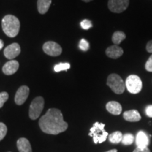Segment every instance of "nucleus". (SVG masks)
<instances>
[{
  "instance_id": "b1692460",
  "label": "nucleus",
  "mask_w": 152,
  "mask_h": 152,
  "mask_svg": "<svg viewBox=\"0 0 152 152\" xmlns=\"http://www.w3.org/2000/svg\"><path fill=\"white\" fill-rule=\"evenodd\" d=\"M9 99L8 93L6 92H0V108H1L4 106V104Z\"/></svg>"
},
{
  "instance_id": "6e6552de",
  "label": "nucleus",
  "mask_w": 152,
  "mask_h": 152,
  "mask_svg": "<svg viewBox=\"0 0 152 152\" xmlns=\"http://www.w3.org/2000/svg\"><path fill=\"white\" fill-rule=\"evenodd\" d=\"M43 51L52 56H58L62 53L61 47L54 42H47L43 45Z\"/></svg>"
},
{
  "instance_id": "c85d7f7f",
  "label": "nucleus",
  "mask_w": 152,
  "mask_h": 152,
  "mask_svg": "<svg viewBox=\"0 0 152 152\" xmlns=\"http://www.w3.org/2000/svg\"><path fill=\"white\" fill-rule=\"evenodd\" d=\"M133 152H151L148 147L144 148V149H140V148L137 147L133 151Z\"/></svg>"
},
{
  "instance_id": "ddd939ff",
  "label": "nucleus",
  "mask_w": 152,
  "mask_h": 152,
  "mask_svg": "<svg viewBox=\"0 0 152 152\" xmlns=\"http://www.w3.org/2000/svg\"><path fill=\"white\" fill-rule=\"evenodd\" d=\"M149 144V140L148 138L147 134L143 131H140L137 134L136 136V144L137 147L140 149L147 148Z\"/></svg>"
},
{
  "instance_id": "f3484780",
  "label": "nucleus",
  "mask_w": 152,
  "mask_h": 152,
  "mask_svg": "<svg viewBox=\"0 0 152 152\" xmlns=\"http://www.w3.org/2000/svg\"><path fill=\"white\" fill-rule=\"evenodd\" d=\"M52 0H37V9L39 14H45L48 11Z\"/></svg>"
},
{
  "instance_id": "4be33fe9",
  "label": "nucleus",
  "mask_w": 152,
  "mask_h": 152,
  "mask_svg": "<svg viewBox=\"0 0 152 152\" xmlns=\"http://www.w3.org/2000/svg\"><path fill=\"white\" fill-rule=\"evenodd\" d=\"M79 48L81 49L82 51H84V52H86L90 48V44H89L88 42H87L86 39H82L80 41L79 43Z\"/></svg>"
},
{
  "instance_id": "0eeeda50",
  "label": "nucleus",
  "mask_w": 152,
  "mask_h": 152,
  "mask_svg": "<svg viewBox=\"0 0 152 152\" xmlns=\"http://www.w3.org/2000/svg\"><path fill=\"white\" fill-rule=\"evenodd\" d=\"M130 0H109L108 7L113 13H122L128 7Z\"/></svg>"
},
{
  "instance_id": "f257e3e1",
  "label": "nucleus",
  "mask_w": 152,
  "mask_h": 152,
  "mask_svg": "<svg viewBox=\"0 0 152 152\" xmlns=\"http://www.w3.org/2000/svg\"><path fill=\"white\" fill-rule=\"evenodd\" d=\"M39 125L42 132L54 135L64 132L68 128V123L64 121L61 111L57 109H49L39 119Z\"/></svg>"
},
{
  "instance_id": "cd10ccee",
  "label": "nucleus",
  "mask_w": 152,
  "mask_h": 152,
  "mask_svg": "<svg viewBox=\"0 0 152 152\" xmlns=\"http://www.w3.org/2000/svg\"><path fill=\"white\" fill-rule=\"evenodd\" d=\"M146 49L149 53L152 54V40H150L147 42V46H146Z\"/></svg>"
},
{
  "instance_id": "7c9ffc66",
  "label": "nucleus",
  "mask_w": 152,
  "mask_h": 152,
  "mask_svg": "<svg viewBox=\"0 0 152 152\" xmlns=\"http://www.w3.org/2000/svg\"><path fill=\"white\" fill-rule=\"evenodd\" d=\"M117 149H111V150H109V151H106V152H117Z\"/></svg>"
},
{
  "instance_id": "393cba45",
  "label": "nucleus",
  "mask_w": 152,
  "mask_h": 152,
  "mask_svg": "<svg viewBox=\"0 0 152 152\" xmlns=\"http://www.w3.org/2000/svg\"><path fill=\"white\" fill-rule=\"evenodd\" d=\"M80 26H81L82 28L84 30H88V29H90V28L92 27V22H91L90 20H87V19L83 20V21L80 23Z\"/></svg>"
},
{
  "instance_id": "5701e85b",
  "label": "nucleus",
  "mask_w": 152,
  "mask_h": 152,
  "mask_svg": "<svg viewBox=\"0 0 152 152\" xmlns=\"http://www.w3.org/2000/svg\"><path fill=\"white\" fill-rule=\"evenodd\" d=\"M7 133V127L4 123H0V141L5 137Z\"/></svg>"
},
{
  "instance_id": "9d476101",
  "label": "nucleus",
  "mask_w": 152,
  "mask_h": 152,
  "mask_svg": "<svg viewBox=\"0 0 152 152\" xmlns=\"http://www.w3.org/2000/svg\"><path fill=\"white\" fill-rule=\"evenodd\" d=\"M20 53V47L18 43H13L4 50V54L8 59H14Z\"/></svg>"
},
{
  "instance_id": "2f4dec72",
  "label": "nucleus",
  "mask_w": 152,
  "mask_h": 152,
  "mask_svg": "<svg viewBox=\"0 0 152 152\" xmlns=\"http://www.w3.org/2000/svg\"><path fill=\"white\" fill-rule=\"evenodd\" d=\"M83 1H85V2H90V1H92V0H83Z\"/></svg>"
},
{
  "instance_id": "dca6fc26",
  "label": "nucleus",
  "mask_w": 152,
  "mask_h": 152,
  "mask_svg": "<svg viewBox=\"0 0 152 152\" xmlns=\"http://www.w3.org/2000/svg\"><path fill=\"white\" fill-rule=\"evenodd\" d=\"M16 145L19 152H33L31 145L28 139L24 137L18 139Z\"/></svg>"
},
{
  "instance_id": "20e7f679",
  "label": "nucleus",
  "mask_w": 152,
  "mask_h": 152,
  "mask_svg": "<svg viewBox=\"0 0 152 152\" xmlns=\"http://www.w3.org/2000/svg\"><path fill=\"white\" fill-rule=\"evenodd\" d=\"M106 84L114 93L117 94H123L126 89L125 83L123 82L121 76L115 73L109 75Z\"/></svg>"
},
{
  "instance_id": "1a4fd4ad",
  "label": "nucleus",
  "mask_w": 152,
  "mask_h": 152,
  "mask_svg": "<svg viewBox=\"0 0 152 152\" xmlns=\"http://www.w3.org/2000/svg\"><path fill=\"white\" fill-rule=\"evenodd\" d=\"M29 92L30 89L27 86L23 85V86H21L20 88H18L16 93V95H15V103L17 105H22L23 104H24V102L28 97Z\"/></svg>"
},
{
  "instance_id": "39448f33",
  "label": "nucleus",
  "mask_w": 152,
  "mask_h": 152,
  "mask_svg": "<svg viewBox=\"0 0 152 152\" xmlns=\"http://www.w3.org/2000/svg\"><path fill=\"white\" fill-rule=\"evenodd\" d=\"M125 87L131 94H138L141 92L142 88V80L136 75H130L127 77L125 81Z\"/></svg>"
},
{
  "instance_id": "4468645a",
  "label": "nucleus",
  "mask_w": 152,
  "mask_h": 152,
  "mask_svg": "<svg viewBox=\"0 0 152 152\" xmlns=\"http://www.w3.org/2000/svg\"><path fill=\"white\" fill-rule=\"evenodd\" d=\"M123 118L125 121L129 122H138L141 120L142 117L137 110H130L123 113Z\"/></svg>"
},
{
  "instance_id": "f8f14e48",
  "label": "nucleus",
  "mask_w": 152,
  "mask_h": 152,
  "mask_svg": "<svg viewBox=\"0 0 152 152\" xmlns=\"http://www.w3.org/2000/svg\"><path fill=\"white\" fill-rule=\"evenodd\" d=\"M106 54L109 58L116 59L123 54V49L118 45H112V46L106 49Z\"/></svg>"
},
{
  "instance_id": "6ab92c4d",
  "label": "nucleus",
  "mask_w": 152,
  "mask_h": 152,
  "mask_svg": "<svg viewBox=\"0 0 152 152\" xmlns=\"http://www.w3.org/2000/svg\"><path fill=\"white\" fill-rule=\"evenodd\" d=\"M123 134L120 131H115L111 134H109V141L113 144H118L119 142L122 141L123 139Z\"/></svg>"
},
{
  "instance_id": "a878e982",
  "label": "nucleus",
  "mask_w": 152,
  "mask_h": 152,
  "mask_svg": "<svg viewBox=\"0 0 152 152\" xmlns=\"http://www.w3.org/2000/svg\"><path fill=\"white\" fill-rule=\"evenodd\" d=\"M145 69L148 72H152V54L145 64Z\"/></svg>"
},
{
  "instance_id": "bb28decb",
  "label": "nucleus",
  "mask_w": 152,
  "mask_h": 152,
  "mask_svg": "<svg viewBox=\"0 0 152 152\" xmlns=\"http://www.w3.org/2000/svg\"><path fill=\"white\" fill-rule=\"evenodd\" d=\"M145 113L148 117L152 118V105H149L147 106L145 109Z\"/></svg>"
},
{
  "instance_id": "2eb2a0df",
  "label": "nucleus",
  "mask_w": 152,
  "mask_h": 152,
  "mask_svg": "<svg viewBox=\"0 0 152 152\" xmlns=\"http://www.w3.org/2000/svg\"><path fill=\"white\" fill-rule=\"evenodd\" d=\"M106 110L113 115H120L122 112V106H121V104L117 102H115V101H111V102H108L106 105Z\"/></svg>"
},
{
  "instance_id": "9b49d317",
  "label": "nucleus",
  "mask_w": 152,
  "mask_h": 152,
  "mask_svg": "<svg viewBox=\"0 0 152 152\" xmlns=\"http://www.w3.org/2000/svg\"><path fill=\"white\" fill-rule=\"evenodd\" d=\"M19 68L18 62L16 60H12L6 63L2 68V71L5 75H11L18 71Z\"/></svg>"
},
{
  "instance_id": "aec40b11",
  "label": "nucleus",
  "mask_w": 152,
  "mask_h": 152,
  "mask_svg": "<svg viewBox=\"0 0 152 152\" xmlns=\"http://www.w3.org/2000/svg\"><path fill=\"white\" fill-rule=\"evenodd\" d=\"M134 137L133 136V134H130V133H127V134H125L123 136L122 139V142L123 144L124 145H130L132 144L133 142H134Z\"/></svg>"
},
{
  "instance_id": "7ed1b4c3",
  "label": "nucleus",
  "mask_w": 152,
  "mask_h": 152,
  "mask_svg": "<svg viewBox=\"0 0 152 152\" xmlns=\"http://www.w3.org/2000/svg\"><path fill=\"white\" fill-rule=\"evenodd\" d=\"M104 127L105 124L104 123L96 122L90 128L89 135L93 138L94 144H102L106 140L109 134L104 130Z\"/></svg>"
},
{
  "instance_id": "c756f323",
  "label": "nucleus",
  "mask_w": 152,
  "mask_h": 152,
  "mask_svg": "<svg viewBox=\"0 0 152 152\" xmlns=\"http://www.w3.org/2000/svg\"><path fill=\"white\" fill-rule=\"evenodd\" d=\"M3 47H4V42L1 40V39H0V50L3 48Z\"/></svg>"
},
{
  "instance_id": "a211bd4d",
  "label": "nucleus",
  "mask_w": 152,
  "mask_h": 152,
  "mask_svg": "<svg viewBox=\"0 0 152 152\" xmlns=\"http://www.w3.org/2000/svg\"><path fill=\"white\" fill-rule=\"evenodd\" d=\"M126 38L125 34L122 31H116L113 33L112 36V42L115 44V45H118Z\"/></svg>"
},
{
  "instance_id": "f03ea898",
  "label": "nucleus",
  "mask_w": 152,
  "mask_h": 152,
  "mask_svg": "<svg viewBox=\"0 0 152 152\" xmlns=\"http://www.w3.org/2000/svg\"><path fill=\"white\" fill-rule=\"evenodd\" d=\"M1 26L4 33L9 37H14L20 30V21L13 15H7L1 20Z\"/></svg>"
},
{
  "instance_id": "423d86ee",
  "label": "nucleus",
  "mask_w": 152,
  "mask_h": 152,
  "mask_svg": "<svg viewBox=\"0 0 152 152\" xmlns=\"http://www.w3.org/2000/svg\"><path fill=\"white\" fill-rule=\"evenodd\" d=\"M44 104L45 101L42 96H37L34 99L30 106L29 116L30 119L36 120L39 118L43 110Z\"/></svg>"
},
{
  "instance_id": "412c9836",
  "label": "nucleus",
  "mask_w": 152,
  "mask_h": 152,
  "mask_svg": "<svg viewBox=\"0 0 152 152\" xmlns=\"http://www.w3.org/2000/svg\"><path fill=\"white\" fill-rule=\"evenodd\" d=\"M71 67V65L68 63H60V64H56L54 66V70L55 72L58 73V72L62 71H67Z\"/></svg>"
}]
</instances>
